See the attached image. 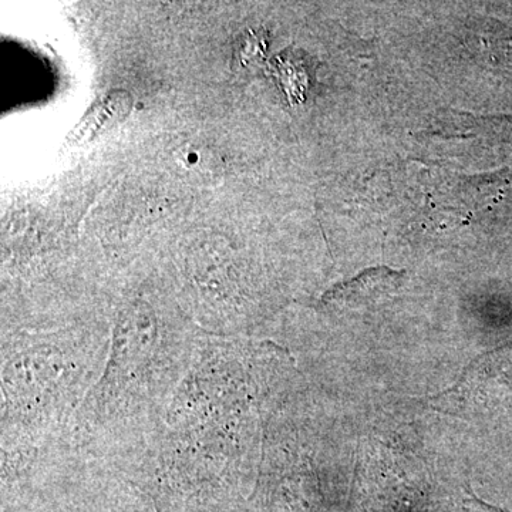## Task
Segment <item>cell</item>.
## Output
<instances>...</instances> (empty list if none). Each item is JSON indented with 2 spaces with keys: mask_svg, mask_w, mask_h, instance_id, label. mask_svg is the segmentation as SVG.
<instances>
[{
  "mask_svg": "<svg viewBox=\"0 0 512 512\" xmlns=\"http://www.w3.org/2000/svg\"><path fill=\"white\" fill-rule=\"evenodd\" d=\"M269 343L202 338L156 433L130 468L136 485L192 493L220 490L251 464V426Z\"/></svg>",
  "mask_w": 512,
  "mask_h": 512,
  "instance_id": "cell-1",
  "label": "cell"
},
{
  "mask_svg": "<svg viewBox=\"0 0 512 512\" xmlns=\"http://www.w3.org/2000/svg\"><path fill=\"white\" fill-rule=\"evenodd\" d=\"M110 319L106 365L66 437L87 456L127 460L160 427L205 335L143 288L123 296Z\"/></svg>",
  "mask_w": 512,
  "mask_h": 512,
  "instance_id": "cell-2",
  "label": "cell"
},
{
  "mask_svg": "<svg viewBox=\"0 0 512 512\" xmlns=\"http://www.w3.org/2000/svg\"><path fill=\"white\" fill-rule=\"evenodd\" d=\"M265 40L259 33L248 32L238 40L237 57L241 64H249L252 59L264 55Z\"/></svg>",
  "mask_w": 512,
  "mask_h": 512,
  "instance_id": "cell-5",
  "label": "cell"
},
{
  "mask_svg": "<svg viewBox=\"0 0 512 512\" xmlns=\"http://www.w3.org/2000/svg\"><path fill=\"white\" fill-rule=\"evenodd\" d=\"M111 319L2 335V451H30L66 436L100 379Z\"/></svg>",
  "mask_w": 512,
  "mask_h": 512,
  "instance_id": "cell-3",
  "label": "cell"
},
{
  "mask_svg": "<svg viewBox=\"0 0 512 512\" xmlns=\"http://www.w3.org/2000/svg\"><path fill=\"white\" fill-rule=\"evenodd\" d=\"M403 274L389 268H375L363 272L349 282L333 286L320 298V308L328 311L360 308L382 298L402 282Z\"/></svg>",
  "mask_w": 512,
  "mask_h": 512,
  "instance_id": "cell-4",
  "label": "cell"
}]
</instances>
